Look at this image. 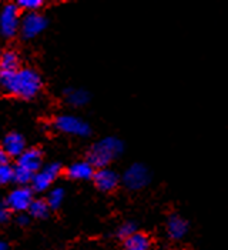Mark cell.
<instances>
[{"label":"cell","mask_w":228,"mask_h":250,"mask_svg":"<svg viewBox=\"0 0 228 250\" xmlns=\"http://www.w3.org/2000/svg\"><path fill=\"white\" fill-rule=\"evenodd\" d=\"M1 87L12 96L32 99L41 89V79L33 69H18L10 73H0Z\"/></svg>","instance_id":"1"},{"label":"cell","mask_w":228,"mask_h":250,"mask_svg":"<svg viewBox=\"0 0 228 250\" xmlns=\"http://www.w3.org/2000/svg\"><path fill=\"white\" fill-rule=\"evenodd\" d=\"M124 149V145L120 139L117 137H104L103 140L97 142L95 146L90 149L89 152V163L93 167L98 169H104L110 162H113L114 159L121 154Z\"/></svg>","instance_id":"2"},{"label":"cell","mask_w":228,"mask_h":250,"mask_svg":"<svg viewBox=\"0 0 228 250\" xmlns=\"http://www.w3.org/2000/svg\"><path fill=\"white\" fill-rule=\"evenodd\" d=\"M55 127L57 130L63 132V133H67V135H76V136H89L90 135V126L78 119L76 116L70 115H63L58 116L56 120H55Z\"/></svg>","instance_id":"3"},{"label":"cell","mask_w":228,"mask_h":250,"mask_svg":"<svg viewBox=\"0 0 228 250\" xmlns=\"http://www.w3.org/2000/svg\"><path fill=\"white\" fill-rule=\"evenodd\" d=\"M19 9L16 4H6L0 13V33L4 38H13L19 30Z\"/></svg>","instance_id":"4"},{"label":"cell","mask_w":228,"mask_h":250,"mask_svg":"<svg viewBox=\"0 0 228 250\" xmlns=\"http://www.w3.org/2000/svg\"><path fill=\"white\" fill-rule=\"evenodd\" d=\"M123 182L132 190L143 189L144 186H147L150 183V172L144 165L135 163L126 170Z\"/></svg>","instance_id":"5"},{"label":"cell","mask_w":228,"mask_h":250,"mask_svg":"<svg viewBox=\"0 0 228 250\" xmlns=\"http://www.w3.org/2000/svg\"><path fill=\"white\" fill-rule=\"evenodd\" d=\"M60 165L58 163H50L46 167H43L41 170H38L33 174L32 179V186L36 192H44L47 190L52 183L57 179V176L60 174Z\"/></svg>","instance_id":"6"},{"label":"cell","mask_w":228,"mask_h":250,"mask_svg":"<svg viewBox=\"0 0 228 250\" xmlns=\"http://www.w3.org/2000/svg\"><path fill=\"white\" fill-rule=\"evenodd\" d=\"M47 26V20L38 13H27L23 20H20V32L23 38L33 39L38 36Z\"/></svg>","instance_id":"7"},{"label":"cell","mask_w":228,"mask_h":250,"mask_svg":"<svg viewBox=\"0 0 228 250\" xmlns=\"http://www.w3.org/2000/svg\"><path fill=\"white\" fill-rule=\"evenodd\" d=\"M33 202V193L27 188H19L9 194L7 208L16 212H24Z\"/></svg>","instance_id":"8"},{"label":"cell","mask_w":228,"mask_h":250,"mask_svg":"<svg viewBox=\"0 0 228 250\" xmlns=\"http://www.w3.org/2000/svg\"><path fill=\"white\" fill-rule=\"evenodd\" d=\"M95 186L101 190V192H112L117 188L120 179H118V174L115 173L114 170H110L107 167L104 169H100L95 172Z\"/></svg>","instance_id":"9"},{"label":"cell","mask_w":228,"mask_h":250,"mask_svg":"<svg viewBox=\"0 0 228 250\" xmlns=\"http://www.w3.org/2000/svg\"><path fill=\"white\" fill-rule=\"evenodd\" d=\"M41 152L38 149H29L24 150L23 153L20 154L18 159V166L21 169L29 170L30 173H36L40 170L41 166Z\"/></svg>","instance_id":"10"},{"label":"cell","mask_w":228,"mask_h":250,"mask_svg":"<svg viewBox=\"0 0 228 250\" xmlns=\"http://www.w3.org/2000/svg\"><path fill=\"white\" fill-rule=\"evenodd\" d=\"M26 142L19 133H9L3 139V150L10 157H19L24 152Z\"/></svg>","instance_id":"11"},{"label":"cell","mask_w":228,"mask_h":250,"mask_svg":"<svg viewBox=\"0 0 228 250\" xmlns=\"http://www.w3.org/2000/svg\"><path fill=\"white\" fill-rule=\"evenodd\" d=\"M67 176L76 180H89L95 176V167L89 162H77L67 169Z\"/></svg>","instance_id":"12"},{"label":"cell","mask_w":228,"mask_h":250,"mask_svg":"<svg viewBox=\"0 0 228 250\" xmlns=\"http://www.w3.org/2000/svg\"><path fill=\"white\" fill-rule=\"evenodd\" d=\"M189 230V225L184 219L178 216H171L167 223V233L171 239H181Z\"/></svg>","instance_id":"13"},{"label":"cell","mask_w":228,"mask_h":250,"mask_svg":"<svg viewBox=\"0 0 228 250\" xmlns=\"http://www.w3.org/2000/svg\"><path fill=\"white\" fill-rule=\"evenodd\" d=\"M124 249L126 250H149L150 249V239L144 233L135 231L130 237L124 240Z\"/></svg>","instance_id":"14"},{"label":"cell","mask_w":228,"mask_h":250,"mask_svg":"<svg viewBox=\"0 0 228 250\" xmlns=\"http://www.w3.org/2000/svg\"><path fill=\"white\" fill-rule=\"evenodd\" d=\"M19 58L15 52H4L0 56V73H10L18 70Z\"/></svg>","instance_id":"15"},{"label":"cell","mask_w":228,"mask_h":250,"mask_svg":"<svg viewBox=\"0 0 228 250\" xmlns=\"http://www.w3.org/2000/svg\"><path fill=\"white\" fill-rule=\"evenodd\" d=\"M27 210L30 212V216L38 217V219H43V217H46L49 214L50 209H49V206H47V203L44 200H33Z\"/></svg>","instance_id":"16"},{"label":"cell","mask_w":228,"mask_h":250,"mask_svg":"<svg viewBox=\"0 0 228 250\" xmlns=\"http://www.w3.org/2000/svg\"><path fill=\"white\" fill-rule=\"evenodd\" d=\"M89 93L86 90H67L69 103L73 106H83L89 102Z\"/></svg>","instance_id":"17"},{"label":"cell","mask_w":228,"mask_h":250,"mask_svg":"<svg viewBox=\"0 0 228 250\" xmlns=\"http://www.w3.org/2000/svg\"><path fill=\"white\" fill-rule=\"evenodd\" d=\"M32 179H33V173H30L29 170L21 169L19 166H16L13 169V180L21 185V188H24V185H27V183H32Z\"/></svg>","instance_id":"18"},{"label":"cell","mask_w":228,"mask_h":250,"mask_svg":"<svg viewBox=\"0 0 228 250\" xmlns=\"http://www.w3.org/2000/svg\"><path fill=\"white\" fill-rule=\"evenodd\" d=\"M64 199V190L61 188H57V189H53L52 192L49 193V197H47V206L49 209H57L61 202Z\"/></svg>","instance_id":"19"},{"label":"cell","mask_w":228,"mask_h":250,"mask_svg":"<svg viewBox=\"0 0 228 250\" xmlns=\"http://www.w3.org/2000/svg\"><path fill=\"white\" fill-rule=\"evenodd\" d=\"M16 6L19 10H26L29 13H36V10L43 6V1L41 0H20Z\"/></svg>","instance_id":"20"},{"label":"cell","mask_w":228,"mask_h":250,"mask_svg":"<svg viewBox=\"0 0 228 250\" xmlns=\"http://www.w3.org/2000/svg\"><path fill=\"white\" fill-rule=\"evenodd\" d=\"M13 180V169L9 165H0V186Z\"/></svg>","instance_id":"21"},{"label":"cell","mask_w":228,"mask_h":250,"mask_svg":"<svg viewBox=\"0 0 228 250\" xmlns=\"http://www.w3.org/2000/svg\"><path fill=\"white\" fill-rule=\"evenodd\" d=\"M118 236L121 237V239H127V237H130L132 234L135 233V225H134L133 222H126V223H123L120 228H118Z\"/></svg>","instance_id":"22"},{"label":"cell","mask_w":228,"mask_h":250,"mask_svg":"<svg viewBox=\"0 0 228 250\" xmlns=\"http://www.w3.org/2000/svg\"><path fill=\"white\" fill-rule=\"evenodd\" d=\"M9 219V208L4 203H0V223H4Z\"/></svg>","instance_id":"23"},{"label":"cell","mask_w":228,"mask_h":250,"mask_svg":"<svg viewBox=\"0 0 228 250\" xmlns=\"http://www.w3.org/2000/svg\"><path fill=\"white\" fill-rule=\"evenodd\" d=\"M0 165H9V156L3 149H0Z\"/></svg>","instance_id":"24"},{"label":"cell","mask_w":228,"mask_h":250,"mask_svg":"<svg viewBox=\"0 0 228 250\" xmlns=\"http://www.w3.org/2000/svg\"><path fill=\"white\" fill-rule=\"evenodd\" d=\"M18 222H19V225H27L29 223V217L24 216V214H21V216H19Z\"/></svg>","instance_id":"25"},{"label":"cell","mask_w":228,"mask_h":250,"mask_svg":"<svg viewBox=\"0 0 228 250\" xmlns=\"http://www.w3.org/2000/svg\"><path fill=\"white\" fill-rule=\"evenodd\" d=\"M0 250H7V245L0 240Z\"/></svg>","instance_id":"26"},{"label":"cell","mask_w":228,"mask_h":250,"mask_svg":"<svg viewBox=\"0 0 228 250\" xmlns=\"http://www.w3.org/2000/svg\"><path fill=\"white\" fill-rule=\"evenodd\" d=\"M0 56H1V53H0Z\"/></svg>","instance_id":"27"}]
</instances>
